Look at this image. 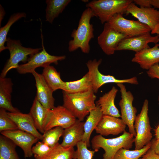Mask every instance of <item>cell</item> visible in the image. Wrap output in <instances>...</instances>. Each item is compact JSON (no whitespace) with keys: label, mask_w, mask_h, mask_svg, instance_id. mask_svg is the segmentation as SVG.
I'll return each instance as SVG.
<instances>
[{"label":"cell","mask_w":159,"mask_h":159,"mask_svg":"<svg viewBox=\"0 0 159 159\" xmlns=\"http://www.w3.org/2000/svg\"><path fill=\"white\" fill-rule=\"evenodd\" d=\"M159 44L157 43L152 48H145L136 52L132 62L138 64L142 69L148 70L159 63Z\"/></svg>","instance_id":"obj_18"},{"label":"cell","mask_w":159,"mask_h":159,"mask_svg":"<svg viewBox=\"0 0 159 159\" xmlns=\"http://www.w3.org/2000/svg\"><path fill=\"white\" fill-rule=\"evenodd\" d=\"M127 37L107 22L104 24L102 31L98 37L97 41L103 52L109 55L114 54L120 42Z\"/></svg>","instance_id":"obj_13"},{"label":"cell","mask_w":159,"mask_h":159,"mask_svg":"<svg viewBox=\"0 0 159 159\" xmlns=\"http://www.w3.org/2000/svg\"><path fill=\"white\" fill-rule=\"evenodd\" d=\"M42 74L53 92L62 90L65 82L62 80L59 72L53 66L49 65L44 68Z\"/></svg>","instance_id":"obj_26"},{"label":"cell","mask_w":159,"mask_h":159,"mask_svg":"<svg viewBox=\"0 0 159 159\" xmlns=\"http://www.w3.org/2000/svg\"><path fill=\"white\" fill-rule=\"evenodd\" d=\"M49 110L44 107L35 97L29 113L37 129L43 134L44 132V122Z\"/></svg>","instance_id":"obj_24"},{"label":"cell","mask_w":159,"mask_h":159,"mask_svg":"<svg viewBox=\"0 0 159 159\" xmlns=\"http://www.w3.org/2000/svg\"><path fill=\"white\" fill-rule=\"evenodd\" d=\"M118 90L113 86L107 93L100 97L96 102V105L100 108L103 115L119 118L121 115L115 105L114 101Z\"/></svg>","instance_id":"obj_21"},{"label":"cell","mask_w":159,"mask_h":159,"mask_svg":"<svg viewBox=\"0 0 159 159\" xmlns=\"http://www.w3.org/2000/svg\"><path fill=\"white\" fill-rule=\"evenodd\" d=\"M76 118L65 107L59 105L49 109L44 125V132L56 127L67 128L73 124Z\"/></svg>","instance_id":"obj_12"},{"label":"cell","mask_w":159,"mask_h":159,"mask_svg":"<svg viewBox=\"0 0 159 159\" xmlns=\"http://www.w3.org/2000/svg\"><path fill=\"white\" fill-rule=\"evenodd\" d=\"M133 2L135 4L140 6L141 7H151L150 0H134Z\"/></svg>","instance_id":"obj_38"},{"label":"cell","mask_w":159,"mask_h":159,"mask_svg":"<svg viewBox=\"0 0 159 159\" xmlns=\"http://www.w3.org/2000/svg\"><path fill=\"white\" fill-rule=\"evenodd\" d=\"M95 16L92 11L87 8L82 13L77 29L73 30L71 37L73 39L68 43V50L72 52L80 48L85 54L89 53L90 42L94 37V28L90 23L91 18Z\"/></svg>","instance_id":"obj_1"},{"label":"cell","mask_w":159,"mask_h":159,"mask_svg":"<svg viewBox=\"0 0 159 159\" xmlns=\"http://www.w3.org/2000/svg\"><path fill=\"white\" fill-rule=\"evenodd\" d=\"M123 14H115L107 22L117 32L127 37L150 32V29L147 25L138 20L127 19L123 16Z\"/></svg>","instance_id":"obj_8"},{"label":"cell","mask_w":159,"mask_h":159,"mask_svg":"<svg viewBox=\"0 0 159 159\" xmlns=\"http://www.w3.org/2000/svg\"><path fill=\"white\" fill-rule=\"evenodd\" d=\"M5 109H0V131L19 129L17 125L8 116Z\"/></svg>","instance_id":"obj_33"},{"label":"cell","mask_w":159,"mask_h":159,"mask_svg":"<svg viewBox=\"0 0 159 159\" xmlns=\"http://www.w3.org/2000/svg\"><path fill=\"white\" fill-rule=\"evenodd\" d=\"M64 129L59 127H56L44 132L42 135V140L49 146L53 148L57 143L60 138L62 136Z\"/></svg>","instance_id":"obj_32"},{"label":"cell","mask_w":159,"mask_h":159,"mask_svg":"<svg viewBox=\"0 0 159 159\" xmlns=\"http://www.w3.org/2000/svg\"><path fill=\"white\" fill-rule=\"evenodd\" d=\"M151 145L150 142L139 150H130L121 148L115 154L113 159H139L150 148Z\"/></svg>","instance_id":"obj_31"},{"label":"cell","mask_w":159,"mask_h":159,"mask_svg":"<svg viewBox=\"0 0 159 159\" xmlns=\"http://www.w3.org/2000/svg\"><path fill=\"white\" fill-rule=\"evenodd\" d=\"M139 159H159V155L150 148L147 152Z\"/></svg>","instance_id":"obj_37"},{"label":"cell","mask_w":159,"mask_h":159,"mask_svg":"<svg viewBox=\"0 0 159 159\" xmlns=\"http://www.w3.org/2000/svg\"><path fill=\"white\" fill-rule=\"evenodd\" d=\"M6 47L10 53V57L2 70L0 77H5L8 72L13 69H16L19 63H25L28 61L29 55H32L40 52L42 48H33L23 46L20 40L7 38Z\"/></svg>","instance_id":"obj_5"},{"label":"cell","mask_w":159,"mask_h":159,"mask_svg":"<svg viewBox=\"0 0 159 159\" xmlns=\"http://www.w3.org/2000/svg\"><path fill=\"white\" fill-rule=\"evenodd\" d=\"M125 14H130L140 22L148 26L151 34L159 35V11L154 7H138L133 2L126 8Z\"/></svg>","instance_id":"obj_9"},{"label":"cell","mask_w":159,"mask_h":159,"mask_svg":"<svg viewBox=\"0 0 159 159\" xmlns=\"http://www.w3.org/2000/svg\"><path fill=\"white\" fill-rule=\"evenodd\" d=\"M52 148L42 141H38L32 147V151L34 158L39 157L46 155Z\"/></svg>","instance_id":"obj_35"},{"label":"cell","mask_w":159,"mask_h":159,"mask_svg":"<svg viewBox=\"0 0 159 159\" xmlns=\"http://www.w3.org/2000/svg\"><path fill=\"white\" fill-rule=\"evenodd\" d=\"M151 142L150 148L157 154L159 155V139H154Z\"/></svg>","instance_id":"obj_39"},{"label":"cell","mask_w":159,"mask_h":159,"mask_svg":"<svg viewBox=\"0 0 159 159\" xmlns=\"http://www.w3.org/2000/svg\"><path fill=\"white\" fill-rule=\"evenodd\" d=\"M131 0H94L86 5L102 24L107 22L115 14H125Z\"/></svg>","instance_id":"obj_4"},{"label":"cell","mask_w":159,"mask_h":159,"mask_svg":"<svg viewBox=\"0 0 159 159\" xmlns=\"http://www.w3.org/2000/svg\"><path fill=\"white\" fill-rule=\"evenodd\" d=\"M13 85L10 78L0 77V108L10 112H19L20 110L13 106L11 102Z\"/></svg>","instance_id":"obj_22"},{"label":"cell","mask_w":159,"mask_h":159,"mask_svg":"<svg viewBox=\"0 0 159 159\" xmlns=\"http://www.w3.org/2000/svg\"><path fill=\"white\" fill-rule=\"evenodd\" d=\"M76 146L77 149L74 159H92L95 152L88 150L85 143L80 141Z\"/></svg>","instance_id":"obj_34"},{"label":"cell","mask_w":159,"mask_h":159,"mask_svg":"<svg viewBox=\"0 0 159 159\" xmlns=\"http://www.w3.org/2000/svg\"><path fill=\"white\" fill-rule=\"evenodd\" d=\"M9 117L15 123L19 130L29 133L38 138L43 140V137L36 128L30 115L21 112H7Z\"/></svg>","instance_id":"obj_19"},{"label":"cell","mask_w":159,"mask_h":159,"mask_svg":"<svg viewBox=\"0 0 159 159\" xmlns=\"http://www.w3.org/2000/svg\"><path fill=\"white\" fill-rule=\"evenodd\" d=\"M71 1L70 0H46V21L52 24L54 19L63 12Z\"/></svg>","instance_id":"obj_25"},{"label":"cell","mask_w":159,"mask_h":159,"mask_svg":"<svg viewBox=\"0 0 159 159\" xmlns=\"http://www.w3.org/2000/svg\"><path fill=\"white\" fill-rule=\"evenodd\" d=\"M84 122L77 119L70 127L64 130L61 145L64 148L74 147L82 141L84 133Z\"/></svg>","instance_id":"obj_20"},{"label":"cell","mask_w":159,"mask_h":159,"mask_svg":"<svg viewBox=\"0 0 159 159\" xmlns=\"http://www.w3.org/2000/svg\"><path fill=\"white\" fill-rule=\"evenodd\" d=\"M151 5L154 8L159 9V0H150Z\"/></svg>","instance_id":"obj_40"},{"label":"cell","mask_w":159,"mask_h":159,"mask_svg":"<svg viewBox=\"0 0 159 159\" xmlns=\"http://www.w3.org/2000/svg\"><path fill=\"white\" fill-rule=\"evenodd\" d=\"M42 45V50L41 51L30 56L26 63L19 65L16 69L19 73L20 74L32 73L38 67L44 68L52 63L57 64L59 61L65 59V55L55 56L50 54L46 50L43 43Z\"/></svg>","instance_id":"obj_11"},{"label":"cell","mask_w":159,"mask_h":159,"mask_svg":"<svg viewBox=\"0 0 159 159\" xmlns=\"http://www.w3.org/2000/svg\"><path fill=\"white\" fill-rule=\"evenodd\" d=\"M158 104L159 105V96H158Z\"/></svg>","instance_id":"obj_44"},{"label":"cell","mask_w":159,"mask_h":159,"mask_svg":"<svg viewBox=\"0 0 159 159\" xmlns=\"http://www.w3.org/2000/svg\"><path fill=\"white\" fill-rule=\"evenodd\" d=\"M134 138L133 135L125 131L120 136L112 138H106L98 135L93 138L91 145L95 152L98 151L100 148L104 150L103 159H113L115 154L120 149L131 148L134 143Z\"/></svg>","instance_id":"obj_3"},{"label":"cell","mask_w":159,"mask_h":159,"mask_svg":"<svg viewBox=\"0 0 159 159\" xmlns=\"http://www.w3.org/2000/svg\"><path fill=\"white\" fill-rule=\"evenodd\" d=\"M149 77L151 78H157L159 80V64H156L152 67L147 72Z\"/></svg>","instance_id":"obj_36"},{"label":"cell","mask_w":159,"mask_h":159,"mask_svg":"<svg viewBox=\"0 0 159 159\" xmlns=\"http://www.w3.org/2000/svg\"><path fill=\"white\" fill-rule=\"evenodd\" d=\"M16 145L11 140L0 135V159H20L16 151Z\"/></svg>","instance_id":"obj_29"},{"label":"cell","mask_w":159,"mask_h":159,"mask_svg":"<svg viewBox=\"0 0 159 159\" xmlns=\"http://www.w3.org/2000/svg\"><path fill=\"white\" fill-rule=\"evenodd\" d=\"M148 101L145 99L140 113L136 116L134 126L136 133L134 138L135 150H139L151 142L153 136L148 116Z\"/></svg>","instance_id":"obj_6"},{"label":"cell","mask_w":159,"mask_h":159,"mask_svg":"<svg viewBox=\"0 0 159 159\" xmlns=\"http://www.w3.org/2000/svg\"><path fill=\"white\" fill-rule=\"evenodd\" d=\"M0 6V24L1 25V23L5 15V12L1 4Z\"/></svg>","instance_id":"obj_41"},{"label":"cell","mask_w":159,"mask_h":159,"mask_svg":"<svg viewBox=\"0 0 159 159\" xmlns=\"http://www.w3.org/2000/svg\"><path fill=\"white\" fill-rule=\"evenodd\" d=\"M126 126L122 119L103 115L95 130L97 133L102 136L117 135L125 131Z\"/></svg>","instance_id":"obj_16"},{"label":"cell","mask_w":159,"mask_h":159,"mask_svg":"<svg viewBox=\"0 0 159 159\" xmlns=\"http://www.w3.org/2000/svg\"><path fill=\"white\" fill-rule=\"evenodd\" d=\"M155 139H159V124L155 130Z\"/></svg>","instance_id":"obj_42"},{"label":"cell","mask_w":159,"mask_h":159,"mask_svg":"<svg viewBox=\"0 0 159 159\" xmlns=\"http://www.w3.org/2000/svg\"><path fill=\"white\" fill-rule=\"evenodd\" d=\"M89 115L84 122V133L82 140L86 144L87 147L90 146V138L92 133L103 115L100 107L96 105L95 107L90 112Z\"/></svg>","instance_id":"obj_23"},{"label":"cell","mask_w":159,"mask_h":159,"mask_svg":"<svg viewBox=\"0 0 159 159\" xmlns=\"http://www.w3.org/2000/svg\"><path fill=\"white\" fill-rule=\"evenodd\" d=\"M75 153L73 147L64 148L58 143L46 155L35 159H74Z\"/></svg>","instance_id":"obj_28"},{"label":"cell","mask_w":159,"mask_h":159,"mask_svg":"<svg viewBox=\"0 0 159 159\" xmlns=\"http://www.w3.org/2000/svg\"><path fill=\"white\" fill-rule=\"evenodd\" d=\"M117 85L120 89L121 94V99L119 103L120 109V117L127 126L129 132L135 137L136 133L134 124L137 116V110L132 105L134 97L130 91H127L123 83L117 84Z\"/></svg>","instance_id":"obj_10"},{"label":"cell","mask_w":159,"mask_h":159,"mask_svg":"<svg viewBox=\"0 0 159 159\" xmlns=\"http://www.w3.org/2000/svg\"><path fill=\"white\" fill-rule=\"evenodd\" d=\"M63 106L77 119L81 121L96 107V96L92 89L77 93H70L63 91Z\"/></svg>","instance_id":"obj_2"},{"label":"cell","mask_w":159,"mask_h":159,"mask_svg":"<svg viewBox=\"0 0 159 159\" xmlns=\"http://www.w3.org/2000/svg\"><path fill=\"white\" fill-rule=\"evenodd\" d=\"M102 60L95 59L90 60L86 63L88 69V73L92 86V89L94 93H96L98 89L103 85L108 83H128L137 85L138 82L137 78L133 77L128 79L120 80L116 79L110 75H105L99 71L98 67L101 63Z\"/></svg>","instance_id":"obj_7"},{"label":"cell","mask_w":159,"mask_h":159,"mask_svg":"<svg viewBox=\"0 0 159 159\" xmlns=\"http://www.w3.org/2000/svg\"><path fill=\"white\" fill-rule=\"evenodd\" d=\"M150 32L131 37H127L122 40L119 43L116 51L130 50L136 52L145 48H149L148 44H155L159 42V35L152 36Z\"/></svg>","instance_id":"obj_14"},{"label":"cell","mask_w":159,"mask_h":159,"mask_svg":"<svg viewBox=\"0 0 159 159\" xmlns=\"http://www.w3.org/2000/svg\"><path fill=\"white\" fill-rule=\"evenodd\" d=\"M32 74L36 82V98L44 107L48 109H53L55 107L53 91L47 84L42 74L35 71Z\"/></svg>","instance_id":"obj_17"},{"label":"cell","mask_w":159,"mask_h":159,"mask_svg":"<svg viewBox=\"0 0 159 159\" xmlns=\"http://www.w3.org/2000/svg\"><path fill=\"white\" fill-rule=\"evenodd\" d=\"M26 14L24 12H18L12 15L9 19L6 24L0 28V52L7 49L4 44L6 42L7 35L10 29L13 24L20 19L25 17Z\"/></svg>","instance_id":"obj_30"},{"label":"cell","mask_w":159,"mask_h":159,"mask_svg":"<svg viewBox=\"0 0 159 159\" xmlns=\"http://www.w3.org/2000/svg\"><path fill=\"white\" fill-rule=\"evenodd\" d=\"M82 1L83 2H85V3H88L89 2V0H82Z\"/></svg>","instance_id":"obj_43"},{"label":"cell","mask_w":159,"mask_h":159,"mask_svg":"<svg viewBox=\"0 0 159 159\" xmlns=\"http://www.w3.org/2000/svg\"><path fill=\"white\" fill-rule=\"evenodd\" d=\"M12 141L23 150L25 158H30L33 155L32 151L33 145L39 140L34 135L20 130L0 132Z\"/></svg>","instance_id":"obj_15"},{"label":"cell","mask_w":159,"mask_h":159,"mask_svg":"<svg viewBox=\"0 0 159 159\" xmlns=\"http://www.w3.org/2000/svg\"><path fill=\"white\" fill-rule=\"evenodd\" d=\"M91 89H92V84L87 73L79 80L65 82L62 90L69 93H74L84 92Z\"/></svg>","instance_id":"obj_27"}]
</instances>
